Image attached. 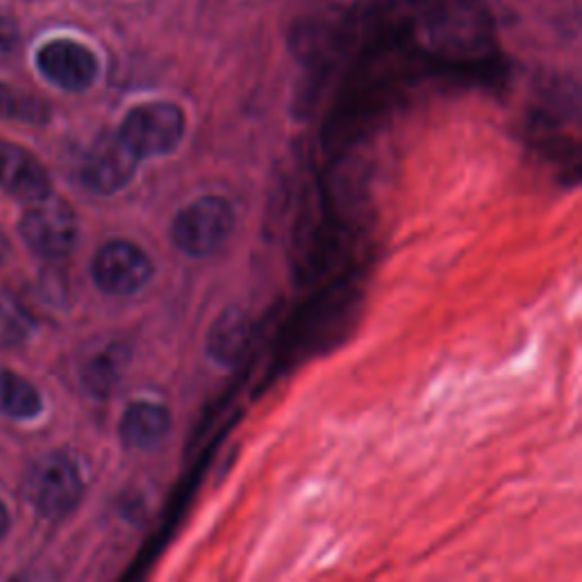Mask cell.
Instances as JSON below:
<instances>
[{
    "label": "cell",
    "instance_id": "cell-1",
    "mask_svg": "<svg viewBox=\"0 0 582 582\" xmlns=\"http://www.w3.org/2000/svg\"><path fill=\"white\" fill-rule=\"evenodd\" d=\"M23 492L41 516L62 519L82 501L85 483L80 466L65 453H48L30 466Z\"/></svg>",
    "mask_w": 582,
    "mask_h": 582
},
{
    "label": "cell",
    "instance_id": "cell-2",
    "mask_svg": "<svg viewBox=\"0 0 582 582\" xmlns=\"http://www.w3.org/2000/svg\"><path fill=\"white\" fill-rule=\"evenodd\" d=\"M235 230V209L221 196H203L178 211L171 226L176 248L189 257L221 250Z\"/></svg>",
    "mask_w": 582,
    "mask_h": 582
},
{
    "label": "cell",
    "instance_id": "cell-3",
    "mask_svg": "<svg viewBox=\"0 0 582 582\" xmlns=\"http://www.w3.org/2000/svg\"><path fill=\"white\" fill-rule=\"evenodd\" d=\"M185 130V112L178 105L155 100L132 108L117 135L139 160H148V157H165L178 150Z\"/></svg>",
    "mask_w": 582,
    "mask_h": 582
},
{
    "label": "cell",
    "instance_id": "cell-4",
    "mask_svg": "<svg viewBox=\"0 0 582 582\" xmlns=\"http://www.w3.org/2000/svg\"><path fill=\"white\" fill-rule=\"evenodd\" d=\"M19 233L34 255L62 259L78 241V217L67 200L52 198L50 194L37 203H30L19 224Z\"/></svg>",
    "mask_w": 582,
    "mask_h": 582
},
{
    "label": "cell",
    "instance_id": "cell-5",
    "mask_svg": "<svg viewBox=\"0 0 582 582\" xmlns=\"http://www.w3.org/2000/svg\"><path fill=\"white\" fill-rule=\"evenodd\" d=\"M91 278L102 294L132 296L152 278L150 255L126 239H115L100 246L91 262Z\"/></svg>",
    "mask_w": 582,
    "mask_h": 582
},
{
    "label": "cell",
    "instance_id": "cell-6",
    "mask_svg": "<svg viewBox=\"0 0 582 582\" xmlns=\"http://www.w3.org/2000/svg\"><path fill=\"white\" fill-rule=\"evenodd\" d=\"M139 162V157L119 139V135H105L85 155L80 178L93 194L110 196L130 185Z\"/></svg>",
    "mask_w": 582,
    "mask_h": 582
},
{
    "label": "cell",
    "instance_id": "cell-7",
    "mask_svg": "<svg viewBox=\"0 0 582 582\" xmlns=\"http://www.w3.org/2000/svg\"><path fill=\"white\" fill-rule=\"evenodd\" d=\"M37 69L50 82L65 91H85L98 78V58L73 39H52L37 50Z\"/></svg>",
    "mask_w": 582,
    "mask_h": 582
},
{
    "label": "cell",
    "instance_id": "cell-8",
    "mask_svg": "<svg viewBox=\"0 0 582 582\" xmlns=\"http://www.w3.org/2000/svg\"><path fill=\"white\" fill-rule=\"evenodd\" d=\"M0 189L28 205L52 194L46 167L14 141H0Z\"/></svg>",
    "mask_w": 582,
    "mask_h": 582
},
{
    "label": "cell",
    "instance_id": "cell-9",
    "mask_svg": "<svg viewBox=\"0 0 582 582\" xmlns=\"http://www.w3.org/2000/svg\"><path fill=\"white\" fill-rule=\"evenodd\" d=\"M171 428L169 410L160 403L137 401L132 403L119 423L121 442L132 451H150L162 444Z\"/></svg>",
    "mask_w": 582,
    "mask_h": 582
},
{
    "label": "cell",
    "instance_id": "cell-10",
    "mask_svg": "<svg viewBox=\"0 0 582 582\" xmlns=\"http://www.w3.org/2000/svg\"><path fill=\"white\" fill-rule=\"evenodd\" d=\"M250 335H253V326L248 314L239 307L226 309L209 328L207 335L209 359L224 368L237 366L248 351Z\"/></svg>",
    "mask_w": 582,
    "mask_h": 582
},
{
    "label": "cell",
    "instance_id": "cell-11",
    "mask_svg": "<svg viewBox=\"0 0 582 582\" xmlns=\"http://www.w3.org/2000/svg\"><path fill=\"white\" fill-rule=\"evenodd\" d=\"M128 362V351L124 346H110L91 355L80 368L82 387L93 398H105L115 392L121 381V372Z\"/></svg>",
    "mask_w": 582,
    "mask_h": 582
},
{
    "label": "cell",
    "instance_id": "cell-12",
    "mask_svg": "<svg viewBox=\"0 0 582 582\" xmlns=\"http://www.w3.org/2000/svg\"><path fill=\"white\" fill-rule=\"evenodd\" d=\"M41 412V392L28 378L0 366V414L14 421H30Z\"/></svg>",
    "mask_w": 582,
    "mask_h": 582
},
{
    "label": "cell",
    "instance_id": "cell-13",
    "mask_svg": "<svg viewBox=\"0 0 582 582\" xmlns=\"http://www.w3.org/2000/svg\"><path fill=\"white\" fill-rule=\"evenodd\" d=\"M34 328L30 309L12 292H0V346H23Z\"/></svg>",
    "mask_w": 582,
    "mask_h": 582
},
{
    "label": "cell",
    "instance_id": "cell-14",
    "mask_svg": "<svg viewBox=\"0 0 582 582\" xmlns=\"http://www.w3.org/2000/svg\"><path fill=\"white\" fill-rule=\"evenodd\" d=\"M0 119L39 126L48 121V105L34 96L21 93L19 89L0 82Z\"/></svg>",
    "mask_w": 582,
    "mask_h": 582
},
{
    "label": "cell",
    "instance_id": "cell-15",
    "mask_svg": "<svg viewBox=\"0 0 582 582\" xmlns=\"http://www.w3.org/2000/svg\"><path fill=\"white\" fill-rule=\"evenodd\" d=\"M17 41H19L17 23L8 17H0V56H6V52L14 50Z\"/></svg>",
    "mask_w": 582,
    "mask_h": 582
},
{
    "label": "cell",
    "instance_id": "cell-16",
    "mask_svg": "<svg viewBox=\"0 0 582 582\" xmlns=\"http://www.w3.org/2000/svg\"><path fill=\"white\" fill-rule=\"evenodd\" d=\"M10 533V512L6 507V503L0 501V542H3Z\"/></svg>",
    "mask_w": 582,
    "mask_h": 582
},
{
    "label": "cell",
    "instance_id": "cell-17",
    "mask_svg": "<svg viewBox=\"0 0 582 582\" xmlns=\"http://www.w3.org/2000/svg\"><path fill=\"white\" fill-rule=\"evenodd\" d=\"M8 253H10V244H8V237H6V233H3V230H0V264H3V262H6Z\"/></svg>",
    "mask_w": 582,
    "mask_h": 582
}]
</instances>
